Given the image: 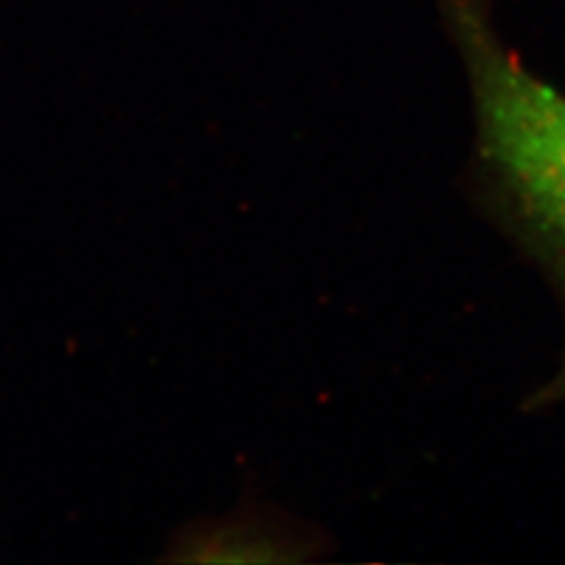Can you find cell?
Returning a JSON list of instances; mask_svg holds the SVG:
<instances>
[{"label":"cell","instance_id":"1","mask_svg":"<svg viewBox=\"0 0 565 565\" xmlns=\"http://www.w3.org/2000/svg\"><path fill=\"white\" fill-rule=\"evenodd\" d=\"M469 68L481 151L523 224L565 278V95L511 55L483 0H440Z\"/></svg>","mask_w":565,"mask_h":565},{"label":"cell","instance_id":"2","mask_svg":"<svg viewBox=\"0 0 565 565\" xmlns=\"http://www.w3.org/2000/svg\"><path fill=\"white\" fill-rule=\"evenodd\" d=\"M544 398H565V361H563V367H561V373L556 375L554 384L546 388Z\"/></svg>","mask_w":565,"mask_h":565}]
</instances>
